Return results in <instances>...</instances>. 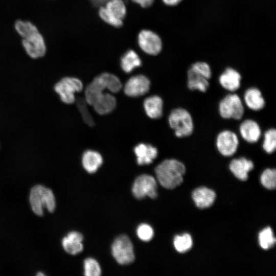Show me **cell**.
Wrapping results in <instances>:
<instances>
[{
	"instance_id": "9a60e30c",
	"label": "cell",
	"mask_w": 276,
	"mask_h": 276,
	"mask_svg": "<svg viewBox=\"0 0 276 276\" xmlns=\"http://www.w3.org/2000/svg\"><path fill=\"white\" fill-rule=\"evenodd\" d=\"M241 76L235 69L228 67L220 75L219 82L221 86L227 90L234 92L239 88Z\"/></svg>"
},
{
	"instance_id": "836d02e7",
	"label": "cell",
	"mask_w": 276,
	"mask_h": 276,
	"mask_svg": "<svg viewBox=\"0 0 276 276\" xmlns=\"http://www.w3.org/2000/svg\"><path fill=\"white\" fill-rule=\"evenodd\" d=\"M133 2L138 4L143 8L150 7L154 0H132Z\"/></svg>"
},
{
	"instance_id": "9c48e42d",
	"label": "cell",
	"mask_w": 276,
	"mask_h": 276,
	"mask_svg": "<svg viewBox=\"0 0 276 276\" xmlns=\"http://www.w3.org/2000/svg\"><path fill=\"white\" fill-rule=\"evenodd\" d=\"M112 254L118 263L126 265L131 263L134 260L132 243L126 235L117 237L111 246Z\"/></svg>"
},
{
	"instance_id": "8fae6325",
	"label": "cell",
	"mask_w": 276,
	"mask_h": 276,
	"mask_svg": "<svg viewBox=\"0 0 276 276\" xmlns=\"http://www.w3.org/2000/svg\"><path fill=\"white\" fill-rule=\"evenodd\" d=\"M217 150L224 156H231L237 151L239 139L237 134L229 130H224L217 135L216 140Z\"/></svg>"
},
{
	"instance_id": "603a6c76",
	"label": "cell",
	"mask_w": 276,
	"mask_h": 276,
	"mask_svg": "<svg viewBox=\"0 0 276 276\" xmlns=\"http://www.w3.org/2000/svg\"><path fill=\"white\" fill-rule=\"evenodd\" d=\"M102 163L103 158L101 155L96 151L88 150L83 154L82 166L84 169L89 173L96 172Z\"/></svg>"
},
{
	"instance_id": "8d00e7d4",
	"label": "cell",
	"mask_w": 276,
	"mask_h": 276,
	"mask_svg": "<svg viewBox=\"0 0 276 276\" xmlns=\"http://www.w3.org/2000/svg\"><path fill=\"white\" fill-rule=\"evenodd\" d=\"M37 275H44V274L43 273H41L40 272H38L37 274Z\"/></svg>"
},
{
	"instance_id": "ba28073f",
	"label": "cell",
	"mask_w": 276,
	"mask_h": 276,
	"mask_svg": "<svg viewBox=\"0 0 276 276\" xmlns=\"http://www.w3.org/2000/svg\"><path fill=\"white\" fill-rule=\"evenodd\" d=\"M219 112L224 119H241L244 112L242 100L236 94H229L224 97L219 104Z\"/></svg>"
},
{
	"instance_id": "44dd1931",
	"label": "cell",
	"mask_w": 276,
	"mask_h": 276,
	"mask_svg": "<svg viewBox=\"0 0 276 276\" xmlns=\"http://www.w3.org/2000/svg\"><path fill=\"white\" fill-rule=\"evenodd\" d=\"M244 101L246 105L254 111L263 109L265 105V101L261 91L256 87L249 88L245 91Z\"/></svg>"
},
{
	"instance_id": "d590c367",
	"label": "cell",
	"mask_w": 276,
	"mask_h": 276,
	"mask_svg": "<svg viewBox=\"0 0 276 276\" xmlns=\"http://www.w3.org/2000/svg\"><path fill=\"white\" fill-rule=\"evenodd\" d=\"M91 2L95 5L98 6H101L103 4H104L109 0H90Z\"/></svg>"
},
{
	"instance_id": "f546056e",
	"label": "cell",
	"mask_w": 276,
	"mask_h": 276,
	"mask_svg": "<svg viewBox=\"0 0 276 276\" xmlns=\"http://www.w3.org/2000/svg\"><path fill=\"white\" fill-rule=\"evenodd\" d=\"M84 274L86 276H99L101 270L98 262L93 258H87L84 262Z\"/></svg>"
},
{
	"instance_id": "5bb4252c",
	"label": "cell",
	"mask_w": 276,
	"mask_h": 276,
	"mask_svg": "<svg viewBox=\"0 0 276 276\" xmlns=\"http://www.w3.org/2000/svg\"><path fill=\"white\" fill-rule=\"evenodd\" d=\"M239 131L242 137L249 143L258 142L262 133L259 125L251 119L245 120L241 123Z\"/></svg>"
},
{
	"instance_id": "30bf717a",
	"label": "cell",
	"mask_w": 276,
	"mask_h": 276,
	"mask_svg": "<svg viewBox=\"0 0 276 276\" xmlns=\"http://www.w3.org/2000/svg\"><path fill=\"white\" fill-rule=\"evenodd\" d=\"M157 183L155 179L148 174H142L135 180L132 187V193L137 199L148 196L155 198L157 196Z\"/></svg>"
},
{
	"instance_id": "2e32d148",
	"label": "cell",
	"mask_w": 276,
	"mask_h": 276,
	"mask_svg": "<svg viewBox=\"0 0 276 276\" xmlns=\"http://www.w3.org/2000/svg\"><path fill=\"white\" fill-rule=\"evenodd\" d=\"M229 169L233 174L241 180L248 178V173L254 168L252 162L245 157L235 158L229 164Z\"/></svg>"
},
{
	"instance_id": "d6a6232c",
	"label": "cell",
	"mask_w": 276,
	"mask_h": 276,
	"mask_svg": "<svg viewBox=\"0 0 276 276\" xmlns=\"http://www.w3.org/2000/svg\"><path fill=\"white\" fill-rule=\"evenodd\" d=\"M191 68L197 73L204 76L209 80L212 76V72L209 65L204 62H197L192 64Z\"/></svg>"
},
{
	"instance_id": "4316f807",
	"label": "cell",
	"mask_w": 276,
	"mask_h": 276,
	"mask_svg": "<svg viewBox=\"0 0 276 276\" xmlns=\"http://www.w3.org/2000/svg\"><path fill=\"white\" fill-rule=\"evenodd\" d=\"M173 243L175 249L179 252L183 253L191 249L193 241L189 234H185L181 236H175Z\"/></svg>"
},
{
	"instance_id": "e0dca14e",
	"label": "cell",
	"mask_w": 276,
	"mask_h": 276,
	"mask_svg": "<svg viewBox=\"0 0 276 276\" xmlns=\"http://www.w3.org/2000/svg\"><path fill=\"white\" fill-rule=\"evenodd\" d=\"M137 163L140 165L151 164L158 155L157 149L150 144L141 143L134 148Z\"/></svg>"
},
{
	"instance_id": "6da1fadb",
	"label": "cell",
	"mask_w": 276,
	"mask_h": 276,
	"mask_svg": "<svg viewBox=\"0 0 276 276\" xmlns=\"http://www.w3.org/2000/svg\"><path fill=\"white\" fill-rule=\"evenodd\" d=\"M15 29L21 37L22 46L29 56L38 59L44 56L47 51L44 39L33 23L18 20L15 23Z\"/></svg>"
},
{
	"instance_id": "cb8c5ba5",
	"label": "cell",
	"mask_w": 276,
	"mask_h": 276,
	"mask_svg": "<svg viewBox=\"0 0 276 276\" xmlns=\"http://www.w3.org/2000/svg\"><path fill=\"white\" fill-rule=\"evenodd\" d=\"M188 87L192 90L205 92L209 86V79L197 73L191 68L188 72Z\"/></svg>"
},
{
	"instance_id": "f1b7e54d",
	"label": "cell",
	"mask_w": 276,
	"mask_h": 276,
	"mask_svg": "<svg viewBox=\"0 0 276 276\" xmlns=\"http://www.w3.org/2000/svg\"><path fill=\"white\" fill-rule=\"evenodd\" d=\"M262 185L266 188L274 189L276 186V171L275 169H266L262 173L260 177Z\"/></svg>"
},
{
	"instance_id": "1f68e13d",
	"label": "cell",
	"mask_w": 276,
	"mask_h": 276,
	"mask_svg": "<svg viewBox=\"0 0 276 276\" xmlns=\"http://www.w3.org/2000/svg\"><path fill=\"white\" fill-rule=\"evenodd\" d=\"M138 237L144 241H149L152 239L154 235L153 228L147 224H140L136 230Z\"/></svg>"
},
{
	"instance_id": "5b68a950",
	"label": "cell",
	"mask_w": 276,
	"mask_h": 276,
	"mask_svg": "<svg viewBox=\"0 0 276 276\" xmlns=\"http://www.w3.org/2000/svg\"><path fill=\"white\" fill-rule=\"evenodd\" d=\"M168 122L177 137L189 136L193 131V119L185 109L178 108L173 109L168 117Z\"/></svg>"
},
{
	"instance_id": "ac0fdd59",
	"label": "cell",
	"mask_w": 276,
	"mask_h": 276,
	"mask_svg": "<svg viewBox=\"0 0 276 276\" xmlns=\"http://www.w3.org/2000/svg\"><path fill=\"white\" fill-rule=\"evenodd\" d=\"M83 239L81 233L76 231L71 232L62 239V247L69 254H78L83 250Z\"/></svg>"
},
{
	"instance_id": "484cf974",
	"label": "cell",
	"mask_w": 276,
	"mask_h": 276,
	"mask_svg": "<svg viewBox=\"0 0 276 276\" xmlns=\"http://www.w3.org/2000/svg\"><path fill=\"white\" fill-rule=\"evenodd\" d=\"M275 238L271 228L267 227L261 231L259 234V242L264 249L272 247L275 243Z\"/></svg>"
},
{
	"instance_id": "83f0119b",
	"label": "cell",
	"mask_w": 276,
	"mask_h": 276,
	"mask_svg": "<svg viewBox=\"0 0 276 276\" xmlns=\"http://www.w3.org/2000/svg\"><path fill=\"white\" fill-rule=\"evenodd\" d=\"M264 150L267 153H272L276 148V131L274 128L266 130L264 134L262 144Z\"/></svg>"
},
{
	"instance_id": "7c38bea8",
	"label": "cell",
	"mask_w": 276,
	"mask_h": 276,
	"mask_svg": "<svg viewBox=\"0 0 276 276\" xmlns=\"http://www.w3.org/2000/svg\"><path fill=\"white\" fill-rule=\"evenodd\" d=\"M138 43L144 52L151 55H157L162 48V40L159 36L147 30H142L139 33Z\"/></svg>"
},
{
	"instance_id": "277c9868",
	"label": "cell",
	"mask_w": 276,
	"mask_h": 276,
	"mask_svg": "<svg viewBox=\"0 0 276 276\" xmlns=\"http://www.w3.org/2000/svg\"><path fill=\"white\" fill-rule=\"evenodd\" d=\"M29 202L32 211L39 216L43 215L44 210L52 213L56 208L55 197L52 190L41 185L32 188Z\"/></svg>"
},
{
	"instance_id": "4fadbf2b",
	"label": "cell",
	"mask_w": 276,
	"mask_h": 276,
	"mask_svg": "<svg viewBox=\"0 0 276 276\" xmlns=\"http://www.w3.org/2000/svg\"><path fill=\"white\" fill-rule=\"evenodd\" d=\"M150 82L145 76L135 75L131 77L126 83L124 93L129 97H138L146 94L149 90Z\"/></svg>"
},
{
	"instance_id": "7402d4cb",
	"label": "cell",
	"mask_w": 276,
	"mask_h": 276,
	"mask_svg": "<svg viewBox=\"0 0 276 276\" xmlns=\"http://www.w3.org/2000/svg\"><path fill=\"white\" fill-rule=\"evenodd\" d=\"M144 108L149 118L153 119H158L163 114V100L158 96L148 97L144 101Z\"/></svg>"
},
{
	"instance_id": "4dcf8cb0",
	"label": "cell",
	"mask_w": 276,
	"mask_h": 276,
	"mask_svg": "<svg viewBox=\"0 0 276 276\" xmlns=\"http://www.w3.org/2000/svg\"><path fill=\"white\" fill-rule=\"evenodd\" d=\"M87 103L85 99H83L80 98L77 100V105L82 116L84 121L87 125L92 126L94 125V122L93 118L87 109L86 106Z\"/></svg>"
},
{
	"instance_id": "8992f818",
	"label": "cell",
	"mask_w": 276,
	"mask_h": 276,
	"mask_svg": "<svg viewBox=\"0 0 276 276\" xmlns=\"http://www.w3.org/2000/svg\"><path fill=\"white\" fill-rule=\"evenodd\" d=\"M126 13V9L122 0H109L101 6L99 14L105 22L115 27L123 25V19Z\"/></svg>"
},
{
	"instance_id": "d4e9b609",
	"label": "cell",
	"mask_w": 276,
	"mask_h": 276,
	"mask_svg": "<svg viewBox=\"0 0 276 276\" xmlns=\"http://www.w3.org/2000/svg\"><path fill=\"white\" fill-rule=\"evenodd\" d=\"M142 64V61L137 53L133 50H129L122 57L121 66L123 71L126 73L131 72L134 68Z\"/></svg>"
},
{
	"instance_id": "7a4b0ae2",
	"label": "cell",
	"mask_w": 276,
	"mask_h": 276,
	"mask_svg": "<svg viewBox=\"0 0 276 276\" xmlns=\"http://www.w3.org/2000/svg\"><path fill=\"white\" fill-rule=\"evenodd\" d=\"M185 171V165L175 159L164 160L155 169L158 182L167 189H173L181 184Z\"/></svg>"
},
{
	"instance_id": "e575fe53",
	"label": "cell",
	"mask_w": 276,
	"mask_h": 276,
	"mask_svg": "<svg viewBox=\"0 0 276 276\" xmlns=\"http://www.w3.org/2000/svg\"><path fill=\"white\" fill-rule=\"evenodd\" d=\"M182 0H163V2L168 6H175L178 4Z\"/></svg>"
},
{
	"instance_id": "ffe728a7",
	"label": "cell",
	"mask_w": 276,
	"mask_h": 276,
	"mask_svg": "<svg viewBox=\"0 0 276 276\" xmlns=\"http://www.w3.org/2000/svg\"><path fill=\"white\" fill-rule=\"evenodd\" d=\"M216 198L215 193L206 187L195 189L192 193V198L196 206L200 209L211 206Z\"/></svg>"
},
{
	"instance_id": "d6986e66",
	"label": "cell",
	"mask_w": 276,
	"mask_h": 276,
	"mask_svg": "<svg viewBox=\"0 0 276 276\" xmlns=\"http://www.w3.org/2000/svg\"><path fill=\"white\" fill-rule=\"evenodd\" d=\"M116 104L115 97L109 93L104 92L97 97L91 106L98 113L106 114L111 112Z\"/></svg>"
},
{
	"instance_id": "52a82bcc",
	"label": "cell",
	"mask_w": 276,
	"mask_h": 276,
	"mask_svg": "<svg viewBox=\"0 0 276 276\" xmlns=\"http://www.w3.org/2000/svg\"><path fill=\"white\" fill-rule=\"evenodd\" d=\"M55 92L60 97L61 101L67 104L76 101L75 94L83 89L81 81L75 77H66L62 78L54 85Z\"/></svg>"
},
{
	"instance_id": "3957f363",
	"label": "cell",
	"mask_w": 276,
	"mask_h": 276,
	"mask_svg": "<svg viewBox=\"0 0 276 276\" xmlns=\"http://www.w3.org/2000/svg\"><path fill=\"white\" fill-rule=\"evenodd\" d=\"M122 87V83L116 76L108 73H102L96 77L86 87L85 100L87 104L92 105L96 98L105 90L117 93Z\"/></svg>"
}]
</instances>
